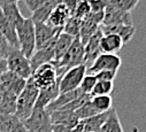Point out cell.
<instances>
[{
  "instance_id": "1",
  "label": "cell",
  "mask_w": 146,
  "mask_h": 132,
  "mask_svg": "<svg viewBox=\"0 0 146 132\" xmlns=\"http://www.w3.org/2000/svg\"><path fill=\"white\" fill-rule=\"evenodd\" d=\"M39 90L35 86L31 78L27 79V84L22 92L17 95V101H16V112L15 116L24 122L33 112L36 101H37Z\"/></svg>"
},
{
  "instance_id": "2",
  "label": "cell",
  "mask_w": 146,
  "mask_h": 132,
  "mask_svg": "<svg viewBox=\"0 0 146 132\" xmlns=\"http://www.w3.org/2000/svg\"><path fill=\"white\" fill-rule=\"evenodd\" d=\"M15 29L19 40V48L28 59H30L36 51L33 21L31 20V17H23L15 25Z\"/></svg>"
},
{
  "instance_id": "3",
  "label": "cell",
  "mask_w": 146,
  "mask_h": 132,
  "mask_svg": "<svg viewBox=\"0 0 146 132\" xmlns=\"http://www.w3.org/2000/svg\"><path fill=\"white\" fill-rule=\"evenodd\" d=\"M84 44L81 42L78 37H75L72 40L70 47L64 53V55L61 57L60 61L53 63L58 70L59 77H61L68 69L76 67V65L84 63ZM85 64V63H84Z\"/></svg>"
},
{
  "instance_id": "4",
  "label": "cell",
  "mask_w": 146,
  "mask_h": 132,
  "mask_svg": "<svg viewBox=\"0 0 146 132\" xmlns=\"http://www.w3.org/2000/svg\"><path fill=\"white\" fill-rule=\"evenodd\" d=\"M6 60L9 71L19 75L24 79H29L31 77L32 68H31L30 59H28L20 51V48H13Z\"/></svg>"
},
{
  "instance_id": "5",
  "label": "cell",
  "mask_w": 146,
  "mask_h": 132,
  "mask_svg": "<svg viewBox=\"0 0 146 132\" xmlns=\"http://www.w3.org/2000/svg\"><path fill=\"white\" fill-rule=\"evenodd\" d=\"M23 124L29 132H53V124L46 109L35 108Z\"/></svg>"
},
{
  "instance_id": "6",
  "label": "cell",
  "mask_w": 146,
  "mask_h": 132,
  "mask_svg": "<svg viewBox=\"0 0 146 132\" xmlns=\"http://www.w3.org/2000/svg\"><path fill=\"white\" fill-rule=\"evenodd\" d=\"M30 78L32 79L36 87L38 90H43L53 85L60 77L53 63H45L39 65L37 69H35Z\"/></svg>"
},
{
  "instance_id": "7",
  "label": "cell",
  "mask_w": 146,
  "mask_h": 132,
  "mask_svg": "<svg viewBox=\"0 0 146 132\" xmlns=\"http://www.w3.org/2000/svg\"><path fill=\"white\" fill-rule=\"evenodd\" d=\"M85 75H86V64L84 63L68 69L60 77V83H59L60 93L77 90Z\"/></svg>"
},
{
  "instance_id": "8",
  "label": "cell",
  "mask_w": 146,
  "mask_h": 132,
  "mask_svg": "<svg viewBox=\"0 0 146 132\" xmlns=\"http://www.w3.org/2000/svg\"><path fill=\"white\" fill-rule=\"evenodd\" d=\"M122 65V60L117 54L113 53H101L89 68H86V74L96 75L102 70H113L117 71Z\"/></svg>"
},
{
  "instance_id": "9",
  "label": "cell",
  "mask_w": 146,
  "mask_h": 132,
  "mask_svg": "<svg viewBox=\"0 0 146 132\" xmlns=\"http://www.w3.org/2000/svg\"><path fill=\"white\" fill-rule=\"evenodd\" d=\"M35 24V38H36V50L42 48L47 45L52 39H54L62 29L53 28L46 22H33Z\"/></svg>"
},
{
  "instance_id": "10",
  "label": "cell",
  "mask_w": 146,
  "mask_h": 132,
  "mask_svg": "<svg viewBox=\"0 0 146 132\" xmlns=\"http://www.w3.org/2000/svg\"><path fill=\"white\" fill-rule=\"evenodd\" d=\"M115 24H132V16L131 13L123 12L108 3L104 12V20L101 25H115Z\"/></svg>"
},
{
  "instance_id": "11",
  "label": "cell",
  "mask_w": 146,
  "mask_h": 132,
  "mask_svg": "<svg viewBox=\"0 0 146 132\" xmlns=\"http://www.w3.org/2000/svg\"><path fill=\"white\" fill-rule=\"evenodd\" d=\"M59 36V35H58ZM58 36L52 39L47 45H45L42 48L36 50L35 53L32 54V56L30 57V63H31V68L32 71L35 69H37L39 65L45 64V63H52L54 60V46H55V42Z\"/></svg>"
},
{
  "instance_id": "12",
  "label": "cell",
  "mask_w": 146,
  "mask_h": 132,
  "mask_svg": "<svg viewBox=\"0 0 146 132\" xmlns=\"http://www.w3.org/2000/svg\"><path fill=\"white\" fill-rule=\"evenodd\" d=\"M27 84V79L20 77L19 75L7 70L0 77V88H4L15 95H19Z\"/></svg>"
},
{
  "instance_id": "13",
  "label": "cell",
  "mask_w": 146,
  "mask_h": 132,
  "mask_svg": "<svg viewBox=\"0 0 146 132\" xmlns=\"http://www.w3.org/2000/svg\"><path fill=\"white\" fill-rule=\"evenodd\" d=\"M101 38H102V31L99 29L97 30V32L94 35L91 36V38L86 42V44L84 45V63H92L101 53Z\"/></svg>"
},
{
  "instance_id": "14",
  "label": "cell",
  "mask_w": 146,
  "mask_h": 132,
  "mask_svg": "<svg viewBox=\"0 0 146 132\" xmlns=\"http://www.w3.org/2000/svg\"><path fill=\"white\" fill-rule=\"evenodd\" d=\"M100 30L102 31L104 35L107 34H115L120 36L124 44L129 43L135 34H136V28L133 24H115V25H100Z\"/></svg>"
},
{
  "instance_id": "15",
  "label": "cell",
  "mask_w": 146,
  "mask_h": 132,
  "mask_svg": "<svg viewBox=\"0 0 146 132\" xmlns=\"http://www.w3.org/2000/svg\"><path fill=\"white\" fill-rule=\"evenodd\" d=\"M59 83H60V78L51 86L39 90L38 93V98H37V101H36L35 108H38V109H45L51 102H53L55 99L58 98V95L60 94V90H59ZM33 108V109H35Z\"/></svg>"
},
{
  "instance_id": "16",
  "label": "cell",
  "mask_w": 146,
  "mask_h": 132,
  "mask_svg": "<svg viewBox=\"0 0 146 132\" xmlns=\"http://www.w3.org/2000/svg\"><path fill=\"white\" fill-rule=\"evenodd\" d=\"M71 17V13L68 9V7L61 3L59 4L50 14L46 23L53 28H59V29H63L64 24L68 22V20Z\"/></svg>"
},
{
  "instance_id": "17",
  "label": "cell",
  "mask_w": 146,
  "mask_h": 132,
  "mask_svg": "<svg viewBox=\"0 0 146 132\" xmlns=\"http://www.w3.org/2000/svg\"><path fill=\"white\" fill-rule=\"evenodd\" d=\"M17 95L0 88V114L1 115H15Z\"/></svg>"
},
{
  "instance_id": "18",
  "label": "cell",
  "mask_w": 146,
  "mask_h": 132,
  "mask_svg": "<svg viewBox=\"0 0 146 132\" xmlns=\"http://www.w3.org/2000/svg\"><path fill=\"white\" fill-rule=\"evenodd\" d=\"M0 8H1L4 15L14 25H16L23 18L16 0H0Z\"/></svg>"
},
{
  "instance_id": "19",
  "label": "cell",
  "mask_w": 146,
  "mask_h": 132,
  "mask_svg": "<svg viewBox=\"0 0 146 132\" xmlns=\"http://www.w3.org/2000/svg\"><path fill=\"white\" fill-rule=\"evenodd\" d=\"M123 45H124V43H123V40L120 36H117L115 34H107V35L102 34V38H101L102 53L116 54L117 52L121 51Z\"/></svg>"
},
{
  "instance_id": "20",
  "label": "cell",
  "mask_w": 146,
  "mask_h": 132,
  "mask_svg": "<svg viewBox=\"0 0 146 132\" xmlns=\"http://www.w3.org/2000/svg\"><path fill=\"white\" fill-rule=\"evenodd\" d=\"M83 94V92L77 88V90H74V91H69V92H64V93H60L58 95V98L55 99V100L53 102H51L45 109L47 110V113H51V112H54L59 108H61L62 106L71 102L72 100H75V99H77L78 96H81Z\"/></svg>"
},
{
  "instance_id": "21",
  "label": "cell",
  "mask_w": 146,
  "mask_h": 132,
  "mask_svg": "<svg viewBox=\"0 0 146 132\" xmlns=\"http://www.w3.org/2000/svg\"><path fill=\"white\" fill-rule=\"evenodd\" d=\"M75 37H72L68 34H64V32H60L56 42H55V46H54V60L52 63H55L58 61L61 60V57L64 55V53L68 51V48L70 47L72 40H74Z\"/></svg>"
},
{
  "instance_id": "22",
  "label": "cell",
  "mask_w": 146,
  "mask_h": 132,
  "mask_svg": "<svg viewBox=\"0 0 146 132\" xmlns=\"http://www.w3.org/2000/svg\"><path fill=\"white\" fill-rule=\"evenodd\" d=\"M100 132H124L122 124H121V121L119 118L117 112L114 107H112L109 109L107 118L100 129Z\"/></svg>"
},
{
  "instance_id": "23",
  "label": "cell",
  "mask_w": 146,
  "mask_h": 132,
  "mask_svg": "<svg viewBox=\"0 0 146 132\" xmlns=\"http://www.w3.org/2000/svg\"><path fill=\"white\" fill-rule=\"evenodd\" d=\"M108 112L101 113V114H98L96 116H92V117H89V118L80 121V124L82 126V131L83 132H96V131H99L101 129L104 122L107 118Z\"/></svg>"
},
{
  "instance_id": "24",
  "label": "cell",
  "mask_w": 146,
  "mask_h": 132,
  "mask_svg": "<svg viewBox=\"0 0 146 132\" xmlns=\"http://www.w3.org/2000/svg\"><path fill=\"white\" fill-rule=\"evenodd\" d=\"M61 3H63V0H47L39 9L32 13L31 20L33 22H46L52 11Z\"/></svg>"
},
{
  "instance_id": "25",
  "label": "cell",
  "mask_w": 146,
  "mask_h": 132,
  "mask_svg": "<svg viewBox=\"0 0 146 132\" xmlns=\"http://www.w3.org/2000/svg\"><path fill=\"white\" fill-rule=\"evenodd\" d=\"M91 102L99 113H106L113 107V100L111 95L91 96Z\"/></svg>"
},
{
  "instance_id": "26",
  "label": "cell",
  "mask_w": 146,
  "mask_h": 132,
  "mask_svg": "<svg viewBox=\"0 0 146 132\" xmlns=\"http://www.w3.org/2000/svg\"><path fill=\"white\" fill-rule=\"evenodd\" d=\"M114 90V82H107V81H97L92 92L91 96L97 95H111V93Z\"/></svg>"
},
{
  "instance_id": "27",
  "label": "cell",
  "mask_w": 146,
  "mask_h": 132,
  "mask_svg": "<svg viewBox=\"0 0 146 132\" xmlns=\"http://www.w3.org/2000/svg\"><path fill=\"white\" fill-rule=\"evenodd\" d=\"M98 114H101L99 113L92 105L91 102V98H90V100H88L82 107H80L76 112H75V115L77 116V118L80 121L82 119H85V118H89V117H92V116H96Z\"/></svg>"
},
{
  "instance_id": "28",
  "label": "cell",
  "mask_w": 146,
  "mask_h": 132,
  "mask_svg": "<svg viewBox=\"0 0 146 132\" xmlns=\"http://www.w3.org/2000/svg\"><path fill=\"white\" fill-rule=\"evenodd\" d=\"M81 23H82L81 20H78L75 16H71L68 20V22L64 24V26L62 29V32H64V34H68V35H70L72 37H78L80 29H81Z\"/></svg>"
},
{
  "instance_id": "29",
  "label": "cell",
  "mask_w": 146,
  "mask_h": 132,
  "mask_svg": "<svg viewBox=\"0 0 146 132\" xmlns=\"http://www.w3.org/2000/svg\"><path fill=\"white\" fill-rule=\"evenodd\" d=\"M139 1L140 0H108V3L111 5L127 13H131L136 8Z\"/></svg>"
},
{
  "instance_id": "30",
  "label": "cell",
  "mask_w": 146,
  "mask_h": 132,
  "mask_svg": "<svg viewBox=\"0 0 146 132\" xmlns=\"http://www.w3.org/2000/svg\"><path fill=\"white\" fill-rule=\"evenodd\" d=\"M97 83V78L94 75H91V74H86L84 76V78L82 79L81 82V85H80V90L84 93V94H91L94 85Z\"/></svg>"
},
{
  "instance_id": "31",
  "label": "cell",
  "mask_w": 146,
  "mask_h": 132,
  "mask_svg": "<svg viewBox=\"0 0 146 132\" xmlns=\"http://www.w3.org/2000/svg\"><path fill=\"white\" fill-rule=\"evenodd\" d=\"M90 13V4L88 0H81V1L78 3L76 9H75V13L72 16H75L77 17L78 20H83L88 14Z\"/></svg>"
},
{
  "instance_id": "32",
  "label": "cell",
  "mask_w": 146,
  "mask_h": 132,
  "mask_svg": "<svg viewBox=\"0 0 146 132\" xmlns=\"http://www.w3.org/2000/svg\"><path fill=\"white\" fill-rule=\"evenodd\" d=\"M13 48L14 47L9 44L6 37L0 32V59H7V56L9 55Z\"/></svg>"
},
{
  "instance_id": "33",
  "label": "cell",
  "mask_w": 146,
  "mask_h": 132,
  "mask_svg": "<svg viewBox=\"0 0 146 132\" xmlns=\"http://www.w3.org/2000/svg\"><path fill=\"white\" fill-rule=\"evenodd\" d=\"M91 13H104L108 4V0H88Z\"/></svg>"
},
{
  "instance_id": "34",
  "label": "cell",
  "mask_w": 146,
  "mask_h": 132,
  "mask_svg": "<svg viewBox=\"0 0 146 132\" xmlns=\"http://www.w3.org/2000/svg\"><path fill=\"white\" fill-rule=\"evenodd\" d=\"M117 71H113V70H102L97 73L94 76L97 78V81H107V82H114L115 77H116Z\"/></svg>"
},
{
  "instance_id": "35",
  "label": "cell",
  "mask_w": 146,
  "mask_h": 132,
  "mask_svg": "<svg viewBox=\"0 0 146 132\" xmlns=\"http://www.w3.org/2000/svg\"><path fill=\"white\" fill-rule=\"evenodd\" d=\"M13 116L14 115L7 116V115L0 114V132H11Z\"/></svg>"
},
{
  "instance_id": "36",
  "label": "cell",
  "mask_w": 146,
  "mask_h": 132,
  "mask_svg": "<svg viewBox=\"0 0 146 132\" xmlns=\"http://www.w3.org/2000/svg\"><path fill=\"white\" fill-rule=\"evenodd\" d=\"M46 1H47V0H24V3L27 5L28 9L31 13H33V12H36L37 9H39Z\"/></svg>"
},
{
  "instance_id": "37",
  "label": "cell",
  "mask_w": 146,
  "mask_h": 132,
  "mask_svg": "<svg viewBox=\"0 0 146 132\" xmlns=\"http://www.w3.org/2000/svg\"><path fill=\"white\" fill-rule=\"evenodd\" d=\"M80 1H81V0H63V4H64V5L68 7V9L70 11L71 16L74 15L75 9H76V7H77V5H78Z\"/></svg>"
},
{
  "instance_id": "38",
  "label": "cell",
  "mask_w": 146,
  "mask_h": 132,
  "mask_svg": "<svg viewBox=\"0 0 146 132\" xmlns=\"http://www.w3.org/2000/svg\"><path fill=\"white\" fill-rule=\"evenodd\" d=\"M7 70H8L7 60L6 59H0V77H1V75L5 74Z\"/></svg>"
},
{
  "instance_id": "39",
  "label": "cell",
  "mask_w": 146,
  "mask_h": 132,
  "mask_svg": "<svg viewBox=\"0 0 146 132\" xmlns=\"http://www.w3.org/2000/svg\"><path fill=\"white\" fill-rule=\"evenodd\" d=\"M70 132H83V131H82V126H81L80 122H78V124H77V125H76L74 129H72Z\"/></svg>"
},
{
  "instance_id": "40",
  "label": "cell",
  "mask_w": 146,
  "mask_h": 132,
  "mask_svg": "<svg viewBox=\"0 0 146 132\" xmlns=\"http://www.w3.org/2000/svg\"><path fill=\"white\" fill-rule=\"evenodd\" d=\"M16 1H24V0H16Z\"/></svg>"
}]
</instances>
